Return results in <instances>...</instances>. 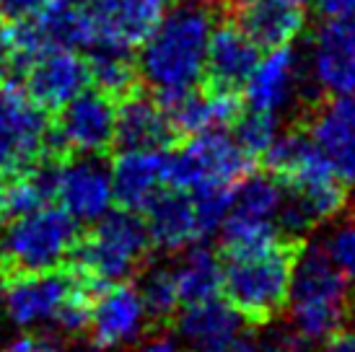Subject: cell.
<instances>
[{
  "label": "cell",
  "mask_w": 355,
  "mask_h": 352,
  "mask_svg": "<svg viewBox=\"0 0 355 352\" xmlns=\"http://www.w3.org/2000/svg\"><path fill=\"white\" fill-rule=\"evenodd\" d=\"M213 34L210 8L195 0L166 8L150 34L140 42L138 76L161 104L184 96L205 78L207 42Z\"/></svg>",
  "instance_id": "cell-1"
},
{
  "label": "cell",
  "mask_w": 355,
  "mask_h": 352,
  "mask_svg": "<svg viewBox=\"0 0 355 352\" xmlns=\"http://www.w3.org/2000/svg\"><path fill=\"white\" fill-rule=\"evenodd\" d=\"M272 176L286 186V205L280 225L288 234L335 220L347 202V189L340 184L311 140L298 132H280L265 156Z\"/></svg>",
  "instance_id": "cell-2"
},
{
  "label": "cell",
  "mask_w": 355,
  "mask_h": 352,
  "mask_svg": "<svg viewBox=\"0 0 355 352\" xmlns=\"http://www.w3.org/2000/svg\"><path fill=\"white\" fill-rule=\"evenodd\" d=\"M286 308L288 324L304 344L327 342L347 322L350 283L329 262L322 246L296 252Z\"/></svg>",
  "instance_id": "cell-3"
},
{
  "label": "cell",
  "mask_w": 355,
  "mask_h": 352,
  "mask_svg": "<svg viewBox=\"0 0 355 352\" xmlns=\"http://www.w3.org/2000/svg\"><path fill=\"white\" fill-rule=\"evenodd\" d=\"M296 264V249L283 241H267L249 249L228 252L223 262L220 293L241 319L262 324L286 308L291 274Z\"/></svg>",
  "instance_id": "cell-4"
},
{
  "label": "cell",
  "mask_w": 355,
  "mask_h": 352,
  "mask_svg": "<svg viewBox=\"0 0 355 352\" xmlns=\"http://www.w3.org/2000/svg\"><path fill=\"white\" fill-rule=\"evenodd\" d=\"M146 220L132 210H109L73 249L76 274L91 288L128 280L143 267L150 249Z\"/></svg>",
  "instance_id": "cell-5"
},
{
  "label": "cell",
  "mask_w": 355,
  "mask_h": 352,
  "mask_svg": "<svg viewBox=\"0 0 355 352\" xmlns=\"http://www.w3.org/2000/svg\"><path fill=\"white\" fill-rule=\"evenodd\" d=\"M78 238V220L58 202H44L13 215L0 249L16 272H44L73 256Z\"/></svg>",
  "instance_id": "cell-6"
},
{
  "label": "cell",
  "mask_w": 355,
  "mask_h": 352,
  "mask_svg": "<svg viewBox=\"0 0 355 352\" xmlns=\"http://www.w3.org/2000/svg\"><path fill=\"white\" fill-rule=\"evenodd\" d=\"M247 174H252V158L223 130L189 135L184 146L166 153V186L184 192L236 189Z\"/></svg>",
  "instance_id": "cell-7"
},
{
  "label": "cell",
  "mask_w": 355,
  "mask_h": 352,
  "mask_svg": "<svg viewBox=\"0 0 355 352\" xmlns=\"http://www.w3.org/2000/svg\"><path fill=\"white\" fill-rule=\"evenodd\" d=\"M52 146V127L44 107L26 88L0 78V182L40 166Z\"/></svg>",
  "instance_id": "cell-8"
},
{
  "label": "cell",
  "mask_w": 355,
  "mask_h": 352,
  "mask_svg": "<svg viewBox=\"0 0 355 352\" xmlns=\"http://www.w3.org/2000/svg\"><path fill=\"white\" fill-rule=\"evenodd\" d=\"M283 205H286V186L277 182V176H244L234 189L228 213L218 228L228 252L280 238Z\"/></svg>",
  "instance_id": "cell-9"
},
{
  "label": "cell",
  "mask_w": 355,
  "mask_h": 352,
  "mask_svg": "<svg viewBox=\"0 0 355 352\" xmlns=\"http://www.w3.org/2000/svg\"><path fill=\"white\" fill-rule=\"evenodd\" d=\"M78 274H65L58 270L44 272H19L0 290V308L16 329H58L62 313L73 295L83 288Z\"/></svg>",
  "instance_id": "cell-10"
},
{
  "label": "cell",
  "mask_w": 355,
  "mask_h": 352,
  "mask_svg": "<svg viewBox=\"0 0 355 352\" xmlns=\"http://www.w3.org/2000/svg\"><path fill=\"white\" fill-rule=\"evenodd\" d=\"M306 80L324 96H355V21L324 19L306 42Z\"/></svg>",
  "instance_id": "cell-11"
},
{
  "label": "cell",
  "mask_w": 355,
  "mask_h": 352,
  "mask_svg": "<svg viewBox=\"0 0 355 352\" xmlns=\"http://www.w3.org/2000/svg\"><path fill=\"white\" fill-rule=\"evenodd\" d=\"M150 311L140 288L122 283L104 285L96 298H91L89 340L99 352H119L135 347L148 332Z\"/></svg>",
  "instance_id": "cell-12"
},
{
  "label": "cell",
  "mask_w": 355,
  "mask_h": 352,
  "mask_svg": "<svg viewBox=\"0 0 355 352\" xmlns=\"http://www.w3.org/2000/svg\"><path fill=\"white\" fill-rule=\"evenodd\" d=\"M306 83L309 80H306L301 52L286 44V47L267 49V55L257 60V65L241 88H244L249 109L283 117L286 112L298 107Z\"/></svg>",
  "instance_id": "cell-13"
},
{
  "label": "cell",
  "mask_w": 355,
  "mask_h": 352,
  "mask_svg": "<svg viewBox=\"0 0 355 352\" xmlns=\"http://www.w3.org/2000/svg\"><path fill=\"white\" fill-rule=\"evenodd\" d=\"M52 202L68 210L78 223H96L114 205L112 174L99 156H73L50 168Z\"/></svg>",
  "instance_id": "cell-14"
},
{
  "label": "cell",
  "mask_w": 355,
  "mask_h": 352,
  "mask_svg": "<svg viewBox=\"0 0 355 352\" xmlns=\"http://www.w3.org/2000/svg\"><path fill=\"white\" fill-rule=\"evenodd\" d=\"M117 109L112 96L101 91H80L60 107L58 125L52 127V143L73 156H99L114 143Z\"/></svg>",
  "instance_id": "cell-15"
},
{
  "label": "cell",
  "mask_w": 355,
  "mask_h": 352,
  "mask_svg": "<svg viewBox=\"0 0 355 352\" xmlns=\"http://www.w3.org/2000/svg\"><path fill=\"white\" fill-rule=\"evenodd\" d=\"M306 137L345 189H355V96H327L309 117Z\"/></svg>",
  "instance_id": "cell-16"
},
{
  "label": "cell",
  "mask_w": 355,
  "mask_h": 352,
  "mask_svg": "<svg viewBox=\"0 0 355 352\" xmlns=\"http://www.w3.org/2000/svg\"><path fill=\"white\" fill-rule=\"evenodd\" d=\"M168 0H94L89 49L132 52L156 26Z\"/></svg>",
  "instance_id": "cell-17"
},
{
  "label": "cell",
  "mask_w": 355,
  "mask_h": 352,
  "mask_svg": "<svg viewBox=\"0 0 355 352\" xmlns=\"http://www.w3.org/2000/svg\"><path fill=\"white\" fill-rule=\"evenodd\" d=\"M26 70V91L44 109L65 107L70 98L89 88V62L70 47H44L29 62Z\"/></svg>",
  "instance_id": "cell-18"
},
{
  "label": "cell",
  "mask_w": 355,
  "mask_h": 352,
  "mask_svg": "<svg viewBox=\"0 0 355 352\" xmlns=\"http://www.w3.org/2000/svg\"><path fill=\"white\" fill-rule=\"evenodd\" d=\"M143 213H146L150 244L164 252H184L187 246L210 238V231L200 215L192 192L164 186Z\"/></svg>",
  "instance_id": "cell-19"
},
{
  "label": "cell",
  "mask_w": 355,
  "mask_h": 352,
  "mask_svg": "<svg viewBox=\"0 0 355 352\" xmlns=\"http://www.w3.org/2000/svg\"><path fill=\"white\" fill-rule=\"evenodd\" d=\"M114 202L125 210L143 213L150 200L166 186V150L164 148H122L109 168Z\"/></svg>",
  "instance_id": "cell-20"
},
{
  "label": "cell",
  "mask_w": 355,
  "mask_h": 352,
  "mask_svg": "<svg viewBox=\"0 0 355 352\" xmlns=\"http://www.w3.org/2000/svg\"><path fill=\"white\" fill-rule=\"evenodd\" d=\"M241 332V313L220 298L187 303L177 319V340L184 352H228Z\"/></svg>",
  "instance_id": "cell-21"
},
{
  "label": "cell",
  "mask_w": 355,
  "mask_h": 352,
  "mask_svg": "<svg viewBox=\"0 0 355 352\" xmlns=\"http://www.w3.org/2000/svg\"><path fill=\"white\" fill-rule=\"evenodd\" d=\"M236 24L259 49L286 47L304 31V13L288 0H239Z\"/></svg>",
  "instance_id": "cell-22"
},
{
  "label": "cell",
  "mask_w": 355,
  "mask_h": 352,
  "mask_svg": "<svg viewBox=\"0 0 355 352\" xmlns=\"http://www.w3.org/2000/svg\"><path fill=\"white\" fill-rule=\"evenodd\" d=\"M166 114L171 119L174 132L198 135L207 130H220L226 125H234L241 114V104L236 98V91L210 86L207 91H189L184 96L164 104Z\"/></svg>",
  "instance_id": "cell-23"
},
{
  "label": "cell",
  "mask_w": 355,
  "mask_h": 352,
  "mask_svg": "<svg viewBox=\"0 0 355 352\" xmlns=\"http://www.w3.org/2000/svg\"><path fill=\"white\" fill-rule=\"evenodd\" d=\"M259 60V47L236 24L213 26L205 55V76L216 88L239 91Z\"/></svg>",
  "instance_id": "cell-24"
},
{
  "label": "cell",
  "mask_w": 355,
  "mask_h": 352,
  "mask_svg": "<svg viewBox=\"0 0 355 352\" xmlns=\"http://www.w3.org/2000/svg\"><path fill=\"white\" fill-rule=\"evenodd\" d=\"M174 135L171 119L161 101L146 96H122L114 119V140L122 148H166Z\"/></svg>",
  "instance_id": "cell-25"
},
{
  "label": "cell",
  "mask_w": 355,
  "mask_h": 352,
  "mask_svg": "<svg viewBox=\"0 0 355 352\" xmlns=\"http://www.w3.org/2000/svg\"><path fill=\"white\" fill-rule=\"evenodd\" d=\"M179 254L182 256L168 270H171L182 306L218 298L220 295V283H223V262L210 249L200 244L187 246Z\"/></svg>",
  "instance_id": "cell-26"
},
{
  "label": "cell",
  "mask_w": 355,
  "mask_h": 352,
  "mask_svg": "<svg viewBox=\"0 0 355 352\" xmlns=\"http://www.w3.org/2000/svg\"><path fill=\"white\" fill-rule=\"evenodd\" d=\"M138 78V68L125 49H91L89 80L107 96H128Z\"/></svg>",
  "instance_id": "cell-27"
},
{
  "label": "cell",
  "mask_w": 355,
  "mask_h": 352,
  "mask_svg": "<svg viewBox=\"0 0 355 352\" xmlns=\"http://www.w3.org/2000/svg\"><path fill=\"white\" fill-rule=\"evenodd\" d=\"M304 347L291 326H267L262 322L254 329H241L228 352H304Z\"/></svg>",
  "instance_id": "cell-28"
},
{
  "label": "cell",
  "mask_w": 355,
  "mask_h": 352,
  "mask_svg": "<svg viewBox=\"0 0 355 352\" xmlns=\"http://www.w3.org/2000/svg\"><path fill=\"white\" fill-rule=\"evenodd\" d=\"M236 125V143L249 158H262L270 150V146L280 135V117L265 114V112H249L247 117H241L234 122Z\"/></svg>",
  "instance_id": "cell-29"
},
{
  "label": "cell",
  "mask_w": 355,
  "mask_h": 352,
  "mask_svg": "<svg viewBox=\"0 0 355 352\" xmlns=\"http://www.w3.org/2000/svg\"><path fill=\"white\" fill-rule=\"evenodd\" d=\"M140 295H143V301L148 306L150 319H168V316H174L182 308L177 285H174V277H171L168 267L150 270L146 274L143 285H140Z\"/></svg>",
  "instance_id": "cell-30"
},
{
  "label": "cell",
  "mask_w": 355,
  "mask_h": 352,
  "mask_svg": "<svg viewBox=\"0 0 355 352\" xmlns=\"http://www.w3.org/2000/svg\"><path fill=\"white\" fill-rule=\"evenodd\" d=\"M319 246L347 283H355V215L337 220Z\"/></svg>",
  "instance_id": "cell-31"
},
{
  "label": "cell",
  "mask_w": 355,
  "mask_h": 352,
  "mask_svg": "<svg viewBox=\"0 0 355 352\" xmlns=\"http://www.w3.org/2000/svg\"><path fill=\"white\" fill-rule=\"evenodd\" d=\"M3 352H58V347L50 334H42L40 329H26L6 342Z\"/></svg>",
  "instance_id": "cell-32"
},
{
  "label": "cell",
  "mask_w": 355,
  "mask_h": 352,
  "mask_svg": "<svg viewBox=\"0 0 355 352\" xmlns=\"http://www.w3.org/2000/svg\"><path fill=\"white\" fill-rule=\"evenodd\" d=\"M50 3L52 0H0V6H3V19H8V21L37 19Z\"/></svg>",
  "instance_id": "cell-33"
},
{
  "label": "cell",
  "mask_w": 355,
  "mask_h": 352,
  "mask_svg": "<svg viewBox=\"0 0 355 352\" xmlns=\"http://www.w3.org/2000/svg\"><path fill=\"white\" fill-rule=\"evenodd\" d=\"M13 70H19V52H16L8 24L0 21V78L10 76Z\"/></svg>",
  "instance_id": "cell-34"
},
{
  "label": "cell",
  "mask_w": 355,
  "mask_h": 352,
  "mask_svg": "<svg viewBox=\"0 0 355 352\" xmlns=\"http://www.w3.org/2000/svg\"><path fill=\"white\" fill-rule=\"evenodd\" d=\"M324 19L355 21V0H314Z\"/></svg>",
  "instance_id": "cell-35"
},
{
  "label": "cell",
  "mask_w": 355,
  "mask_h": 352,
  "mask_svg": "<svg viewBox=\"0 0 355 352\" xmlns=\"http://www.w3.org/2000/svg\"><path fill=\"white\" fill-rule=\"evenodd\" d=\"M132 352H184V347L179 344L177 337L161 334V337H150L146 342H138V347Z\"/></svg>",
  "instance_id": "cell-36"
},
{
  "label": "cell",
  "mask_w": 355,
  "mask_h": 352,
  "mask_svg": "<svg viewBox=\"0 0 355 352\" xmlns=\"http://www.w3.org/2000/svg\"><path fill=\"white\" fill-rule=\"evenodd\" d=\"M322 344V352H355V332H337Z\"/></svg>",
  "instance_id": "cell-37"
},
{
  "label": "cell",
  "mask_w": 355,
  "mask_h": 352,
  "mask_svg": "<svg viewBox=\"0 0 355 352\" xmlns=\"http://www.w3.org/2000/svg\"><path fill=\"white\" fill-rule=\"evenodd\" d=\"M8 218H10V213H8V202H6V186L0 182V225L6 223Z\"/></svg>",
  "instance_id": "cell-38"
},
{
  "label": "cell",
  "mask_w": 355,
  "mask_h": 352,
  "mask_svg": "<svg viewBox=\"0 0 355 352\" xmlns=\"http://www.w3.org/2000/svg\"><path fill=\"white\" fill-rule=\"evenodd\" d=\"M200 6H205V8H213V6H220V3H226V0H195Z\"/></svg>",
  "instance_id": "cell-39"
},
{
  "label": "cell",
  "mask_w": 355,
  "mask_h": 352,
  "mask_svg": "<svg viewBox=\"0 0 355 352\" xmlns=\"http://www.w3.org/2000/svg\"><path fill=\"white\" fill-rule=\"evenodd\" d=\"M288 3H293V6H298V8H301V6H306V3H311V0H288Z\"/></svg>",
  "instance_id": "cell-40"
},
{
  "label": "cell",
  "mask_w": 355,
  "mask_h": 352,
  "mask_svg": "<svg viewBox=\"0 0 355 352\" xmlns=\"http://www.w3.org/2000/svg\"><path fill=\"white\" fill-rule=\"evenodd\" d=\"M3 267H6V256H3V249H0V272H3Z\"/></svg>",
  "instance_id": "cell-41"
},
{
  "label": "cell",
  "mask_w": 355,
  "mask_h": 352,
  "mask_svg": "<svg viewBox=\"0 0 355 352\" xmlns=\"http://www.w3.org/2000/svg\"><path fill=\"white\" fill-rule=\"evenodd\" d=\"M0 316H3V308H0Z\"/></svg>",
  "instance_id": "cell-42"
}]
</instances>
